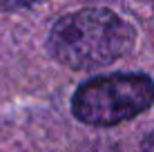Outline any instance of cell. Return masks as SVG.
Returning <instances> with one entry per match:
<instances>
[{
  "mask_svg": "<svg viewBox=\"0 0 154 152\" xmlns=\"http://www.w3.org/2000/svg\"><path fill=\"white\" fill-rule=\"evenodd\" d=\"M141 152H154V130L143 139V145H141Z\"/></svg>",
  "mask_w": 154,
  "mask_h": 152,
  "instance_id": "4",
  "label": "cell"
},
{
  "mask_svg": "<svg viewBox=\"0 0 154 152\" xmlns=\"http://www.w3.org/2000/svg\"><path fill=\"white\" fill-rule=\"evenodd\" d=\"M134 45V29L119 14L87 7L63 16L51 27L49 51L72 70H98L125 56Z\"/></svg>",
  "mask_w": 154,
  "mask_h": 152,
  "instance_id": "1",
  "label": "cell"
},
{
  "mask_svg": "<svg viewBox=\"0 0 154 152\" xmlns=\"http://www.w3.org/2000/svg\"><path fill=\"white\" fill-rule=\"evenodd\" d=\"M154 101V83L145 74H109L83 83L72 98V112L87 125L123 123L145 112Z\"/></svg>",
  "mask_w": 154,
  "mask_h": 152,
  "instance_id": "2",
  "label": "cell"
},
{
  "mask_svg": "<svg viewBox=\"0 0 154 152\" xmlns=\"http://www.w3.org/2000/svg\"><path fill=\"white\" fill-rule=\"evenodd\" d=\"M42 2V0H0V9L5 11H14V9H25V7H34V5Z\"/></svg>",
  "mask_w": 154,
  "mask_h": 152,
  "instance_id": "3",
  "label": "cell"
}]
</instances>
